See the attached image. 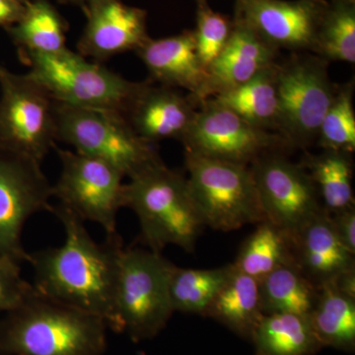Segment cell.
Wrapping results in <instances>:
<instances>
[{
  "mask_svg": "<svg viewBox=\"0 0 355 355\" xmlns=\"http://www.w3.org/2000/svg\"><path fill=\"white\" fill-rule=\"evenodd\" d=\"M326 62L297 58L277 67L279 130L284 133V141L305 146L318 137L336 91Z\"/></svg>",
  "mask_w": 355,
  "mask_h": 355,
  "instance_id": "cell-9",
  "label": "cell"
},
{
  "mask_svg": "<svg viewBox=\"0 0 355 355\" xmlns=\"http://www.w3.org/2000/svg\"><path fill=\"white\" fill-rule=\"evenodd\" d=\"M108 326L36 288L0 318V355H103Z\"/></svg>",
  "mask_w": 355,
  "mask_h": 355,
  "instance_id": "cell-2",
  "label": "cell"
},
{
  "mask_svg": "<svg viewBox=\"0 0 355 355\" xmlns=\"http://www.w3.org/2000/svg\"><path fill=\"white\" fill-rule=\"evenodd\" d=\"M55 141L50 95L29 74L0 67V146L42 163Z\"/></svg>",
  "mask_w": 355,
  "mask_h": 355,
  "instance_id": "cell-8",
  "label": "cell"
},
{
  "mask_svg": "<svg viewBox=\"0 0 355 355\" xmlns=\"http://www.w3.org/2000/svg\"><path fill=\"white\" fill-rule=\"evenodd\" d=\"M352 154L324 150L317 156H308L303 167L316 184L324 209L328 214L354 207L352 190Z\"/></svg>",
  "mask_w": 355,
  "mask_h": 355,
  "instance_id": "cell-27",
  "label": "cell"
},
{
  "mask_svg": "<svg viewBox=\"0 0 355 355\" xmlns=\"http://www.w3.org/2000/svg\"><path fill=\"white\" fill-rule=\"evenodd\" d=\"M18 1L22 2V3L26 4L28 1H29V0H18Z\"/></svg>",
  "mask_w": 355,
  "mask_h": 355,
  "instance_id": "cell-37",
  "label": "cell"
},
{
  "mask_svg": "<svg viewBox=\"0 0 355 355\" xmlns=\"http://www.w3.org/2000/svg\"><path fill=\"white\" fill-rule=\"evenodd\" d=\"M189 188L203 223L227 231L265 220L249 165L186 151Z\"/></svg>",
  "mask_w": 355,
  "mask_h": 355,
  "instance_id": "cell-7",
  "label": "cell"
},
{
  "mask_svg": "<svg viewBox=\"0 0 355 355\" xmlns=\"http://www.w3.org/2000/svg\"><path fill=\"white\" fill-rule=\"evenodd\" d=\"M250 340L254 355H314L323 349L309 316L288 313L263 315Z\"/></svg>",
  "mask_w": 355,
  "mask_h": 355,
  "instance_id": "cell-21",
  "label": "cell"
},
{
  "mask_svg": "<svg viewBox=\"0 0 355 355\" xmlns=\"http://www.w3.org/2000/svg\"><path fill=\"white\" fill-rule=\"evenodd\" d=\"M55 149L62 173L53 186V197L83 221L99 224L107 235L116 234V214L123 207L125 176L99 159Z\"/></svg>",
  "mask_w": 355,
  "mask_h": 355,
  "instance_id": "cell-10",
  "label": "cell"
},
{
  "mask_svg": "<svg viewBox=\"0 0 355 355\" xmlns=\"http://www.w3.org/2000/svg\"><path fill=\"white\" fill-rule=\"evenodd\" d=\"M135 51L153 81L166 87L186 89L195 104L207 100V69L198 58L193 31L149 38Z\"/></svg>",
  "mask_w": 355,
  "mask_h": 355,
  "instance_id": "cell-16",
  "label": "cell"
},
{
  "mask_svg": "<svg viewBox=\"0 0 355 355\" xmlns=\"http://www.w3.org/2000/svg\"><path fill=\"white\" fill-rule=\"evenodd\" d=\"M318 137L324 150L349 154L355 150V114L352 86L336 89L330 108L320 125Z\"/></svg>",
  "mask_w": 355,
  "mask_h": 355,
  "instance_id": "cell-30",
  "label": "cell"
},
{
  "mask_svg": "<svg viewBox=\"0 0 355 355\" xmlns=\"http://www.w3.org/2000/svg\"><path fill=\"white\" fill-rule=\"evenodd\" d=\"M277 51L246 26L233 20L227 43L207 69V100L209 96L238 87L272 67Z\"/></svg>",
  "mask_w": 355,
  "mask_h": 355,
  "instance_id": "cell-19",
  "label": "cell"
},
{
  "mask_svg": "<svg viewBox=\"0 0 355 355\" xmlns=\"http://www.w3.org/2000/svg\"><path fill=\"white\" fill-rule=\"evenodd\" d=\"M336 288L349 297L355 298V268L340 273L333 282Z\"/></svg>",
  "mask_w": 355,
  "mask_h": 355,
  "instance_id": "cell-35",
  "label": "cell"
},
{
  "mask_svg": "<svg viewBox=\"0 0 355 355\" xmlns=\"http://www.w3.org/2000/svg\"><path fill=\"white\" fill-rule=\"evenodd\" d=\"M51 198L53 184L41 162L0 146V257L28 261L23 228L37 212L50 211Z\"/></svg>",
  "mask_w": 355,
  "mask_h": 355,
  "instance_id": "cell-11",
  "label": "cell"
},
{
  "mask_svg": "<svg viewBox=\"0 0 355 355\" xmlns=\"http://www.w3.org/2000/svg\"><path fill=\"white\" fill-rule=\"evenodd\" d=\"M259 284L263 315L309 316L319 294V288L293 263L279 266Z\"/></svg>",
  "mask_w": 355,
  "mask_h": 355,
  "instance_id": "cell-26",
  "label": "cell"
},
{
  "mask_svg": "<svg viewBox=\"0 0 355 355\" xmlns=\"http://www.w3.org/2000/svg\"><path fill=\"white\" fill-rule=\"evenodd\" d=\"M326 60L355 62V0H331L318 30L316 48Z\"/></svg>",
  "mask_w": 355,
  "mask_h": 355,
  "instance_id": "cell-29",
  "label": "cell"
},
{
  "mask_svg": "<svg viewBox=\"0 0 355 355\" xmlns=\"http://www.w3.org/2000/svg\"><path fill=\"white\" fill-rule=\"evenodd\" d=\"M232 272L231 263L211 270H193L175 266L170 279L173 310L205 317Z\"/></svg>",
  "mask_w": 355,
  "mask_h": 355,
  "instance_id": "cell-28",
  "label": "cell"
},
{
  "mask_svg": "<svg viewBox=\"0 0 355 355\" xmlns=\"http://www.w3.org/2000/svg\"><path fill=\"white\" fill-rule=\"evenodd\" d=\"M174 268L150 250L123 249L114 293L118 333L139 343L151 340L165 328L174 313L170 299Z\"/></svg>",
  "mask_w": 355,
  "mask_h": 355,
  "instance_id": "cell-4",
  "label": "cell"
},
{
  "mask_svg": "<svg viewBox=\"0 0 355 355\" xmlns=\"http://www.w3.org/2000/svg\"><path fill=\"white\" fill-rule=\"evenodd\" d=\"M182 142L188 153L238 164L251 165L282 139L250 125L214 99L200 103Z\"/></svg>",
  "mask_w": 355,
  "mask_h": 355,
  "instance_id": "cell-13",
  "label": "cell"
},
{
  "mask_svg": "<svg viewBox=\"0 0 355 355\" xmlns=\"http://www.w3.org/2000/svg\"><path fill=\"white\" fill-rule=\"evenodd\" d=\"M266 220L288 234L324 210L316 184L302 165L279 153H263L251 164Z\"/></svg>",
  "mask_w": 355,
  "mask_h": 355,
  "instance_id": "cell-12",
  "label": "cell"
},
{
  "mask_svg": "<svg viewBox=\"0 0 355 355\" xmlns=\"http://www.w3.org/2000/svg\"><path fill=\"white\" fill-rule=\"evenodd\" d=\"M86 25L77 51L96 62L137 51L147 40V12L121 0H85Z\"/></svg>",
  "mask_w": 355,
  "mask_h": 355,
  "instance_id": "cell-15",
  "label": "cell"
},
{
  "mask_svg": "<svg viewBox=\"0 0 355 355\" xmlns=\"http://www.w3.org/2000/svg\"><path fill=\"white\" fill-rule=\"evenodd\" d=\"M309 320L322 347L352 352L355 349V298L338 291L333 284L319 287Z\"/></svg>",
  "mask_w": 355,
  "mask_h": 355,
  "instance_id": "cell-24",
  "label": "cell"
},
{
  "mask_svg": "<svg viewBox=\"0 0 355 355\" xmlns=\"http://www.w3.org/2000/svg\"><path fill=\"white\" fill-rule=\"evenodd\" d=\"M263 316L260 284L234 268L205 314V317L212 318L247 340H251L252 334Z\"/></svg>",
  "mask_w": 355,
  "mask_h": 355,
  "instance_id": "cell-20",
  "label": "cell"
},
{
  "mask_svg": "<svg viewBox=\"0 0 355 355\" xmlns=\"http://www.w3.org/2000/svg\"><path fill=\"white\" fill-rule=\"evenodd\" d=\"M7 30L21 57L67 49V21L49 0H29L22 18Z\"/></svg>",
  "mask_w": 355,
  "mask_h": 355,
  "instance_id": "cell-22",
  "label": "cell"
},
{
  "mask_svg": "<svg viewBox=\"0 0 355 355\" xmlns=\"http://www.w3.org/2000/svg\"><path fill=\"white\" fill-rule=\"evenodd\" d=\"M57 141L99 159L132 178L161 162L154 144L133 130L123 114L53 102Z\"/></svg>",
  "mask_w": 355,
  "mask_h": 355,
  "instance_id": "cell-6",
  "label": "cell"
},
{
  "mask_svg": "<svg viewBox=\"0 0 355 355\" xmlns=\"http://www.w3.org/2000/svg\"><path fill=\"white\" fill-rule=\"evenodd\" d=\"M21 58L30 67L28 74L43 86L53 101L69 106L123 114L142 85L69 49Z\"/></svg>",
  "mask_w": 355,
  "mask_h": 355,
  "instance_id": "cell-5",
  "label": "cell"
},
{
  "mask_svg": "<svg viewBox=\"0 0 355 355\" xmlns=\"http://www.w3.org/2000/svg\"><path fill=\"white\" fill-rule=\"evenodd\" d=\"M50 211L64 231L60 246L29 253L35 288L44 295L102 319L118 333L114 293L119 260L123 247L120 236L107 235L97 243L83 219L58 203Z\"/></svg>",
  "mask_w": 355,
  "mask_h": 355,
  "instance_id": "cell-1",
  "label": "cell"
},
{
  "mask_svg": "<svg viewBox=\"0 0 355 355\" xmlns=\"http://www.w3.org/2000/svg\"><path fill=\"white\" fill-rule=\"evenodd\" d=\"M329 214L338 239L350 253L355 254V207Z\"/></svg>",
  "mask_w": 355,
  "mask_h": 355,
  "instance_id": "cell-33",
  "label": "cell"
},
{
  "mask_svg": "<svg viewBox=\"0 0 355 355\" xmlns=\"http://www.w3.org/2000/svg\"><path fill=\"white\" fill-rule=\"evenodd\" d=\"M123 205L139 217L140 239L155 253L169 245L191 253L205 227L188 180L162 161L123 184Z\"/></svg>",
  "mask_w": 355,
  "mask_h": 355,
  "instance_id": "cell-3",
  "label": "cell"
},
{
  "mask_svg": "<svg viewBox=\"0 0 355 355\" xmlns=\"http://www.w3.org/2000/svg\"><path fill=\"white\" fill-rule=\"evenodd\" d=\"M277 65L212 99L232 110L254 127L266 130L279 128V100L277 91Z\"/></svg>",
  "mask_w": 355,
  "mask_h": 355,
  "instance_id": "cell-23",
  "label": "cell"
},
{
  "mask_svg": "<svg viewBox=\"0 0 355 355\" xmlns=\"http://www.w3.org/2000/svg\"><path fill=\"white\" fill-rule=\"evenodd\" d=\"M26 4L18 0H0V26L8 28L15 25L22 18Z\"/></svg>",
  "mask_w": 355,
  "mask_h": 355,
  "instance_id": "cell-34",
  "label": "cell"
},
{
  "mask_svg": "<svg viewBox=\"0 0 355 355\" xmlns=\"http://www.w3.org/2000/svg\"><path fill=\"white\" fill-rule=\"evenodd\" d=\"M327 0H236L235 19L275 50L314 51Z\"/></svg>",
  "mask_w": 355,
  "mask_h": 355,
  "instance_id": "cell-14",
  "label": "cell"
},
{
  "mask_svg": "<svg viewBox=\"0 0 355 355\" xmlns=\"http://www.w3.org/2000/svg\"><path fill=\"white\" fill-rule=\"evenodd\" d=\"M58 3L64 4V6H78L83 8L85 0H55Z\"/></svg>",
  "mask_w": 355,
  "mask_h": 355,
  "instance_id": "cell-36",
  "label": "cell"
},
{
  "mask_svg": "<svg viewBox=\"0 0 355 355\" xmlns=\"http://www.w3.org/2000/svg\"><path fill=\"white\" fill-rule=\"evenodd\" d=\"M21 261L0 257V315L17 308L31 294L34 286L23 279Z\"/></svg>",
  "mask_w": 355,
  "mask_h": 355,
  "instance_id": "cell-32",
  "label": "cell"
},
{
  "mask_svg": "<svg viewBox=\"0 0 355 355\" xmlns=\"http://www.w3.org/2000/svg\"><path fill=\"white\" fill-rule=\"evenodd\" d=\"M289 235L294 265L318 288L355 268L354 254L338 239L324 209Z\"/></svg>",
  "mask_w": 355,
  "mask_h": 355,
  "instance_id": "cell-18",
  "label": "cell"
},
{
  "mask_svg": "<svg viewBox=\"0 0 355 355\" xmlns=\"http://www.w3.org/2000/svg\"><path fill=\"white\" fill-rule=\"evenodd\" d=\"M233 22L216 12L207 0H198L196 46L200 62L205 69L216 60L227 43Z\"/></svg>",
  "mask_w": 355,
  "mask_h": 355,
  "instance_id": "cell-31",
  "label": "cell"
},
{
  "mask_svg": "<svg viewBox=\"0 0 355 355\" xmlns=\"http://www.w3.org/2000/svg\"><path fill=\"white\" fill-rule=\"evenodd\" d=\"M195 103L174 89L149 83L141 87L125 110V118L135 132L150 144L159 140H181L195 118Z\"/></svg>",
  "mask_w": 355,
  "mask_h": 355,
  "instance_id": "cell-17",
  "label": "cell"
},
{
  "mask_svg": "<svg viewBox=\"0 0 355 355\" xmlns=\"http://www.w3.org/2000/svg\"><path fill=\"white\" fill-rule=\"evenodd\" d=\"M288 263L294 265L291 235L265 219L248 236L231 265L261 282L275 268Z\"/></svg>",
  "mask_w": 355,
  "mask_h": 355,
  "instance_id": "cell-25",
  "label": "cell"
}]
</instances>
